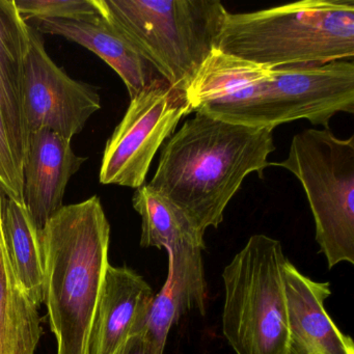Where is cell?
Returning a JSON list of instances; mask_svg holds the SVG:
<instances>
[{
    "instance_id": "11",
    "label": "cell",
    "mask_w": 354,
    "mask_h": 354,
    "mask_svg": "<svg viewBox=\"0 0 354 354\" xmlns=\"http://www.w3.org/2000/svg\"><path fill=\"white\" fill-rule=\"evenodd\" d=\"M155 294L146 279L129 267L109 265L95 313L88 354H117L142 333Z\"/></svg>"
},
{
    "instance_id": "23",
    "label": "cell",
    "mask_w": 354,
    "mask_h": 354,
    "mask_svg": "<svg viewBox=\"0 0 354 354\" xmlns=\"http://www.w3.org/2000/svg\"><path fill=\"white\" fill-rule=\"evenodd\" d=\"M1 194H3V192H0V217H1V215H3V201H5V198H3Z\"/></svg>"
},
{
    "instance_id": "2",
    "label": "cell",
    "mask_w": 354,
    "mask_h": 354,
    "mask_svg": "<svg viewBox=\"0 0 354 354\" xmlns=\"http://www.w3.org/2000/svg\"><path fill=\"white\" fill-rule=\"evenodd\" d=\"M44 302L57 354H88L95 313L109 268L111 225L100 198L63 206L39 230Z\"/></svg>"
},
{
    "instance_id": "21",
    "label": "cell",
    "mask_w": 354,
    "mask_h": 354,
    "mask_svg": "<svg viewBox=\"0 0 354 354\" xmlns=\"http://www.w3.org/2000/svg\"><path fill=\"white\" fill-rule=\"evenodd\" d=\"M24 21L68 20L77 21L99 14L97 0H15Z\"/></svg>"
},
{
    "instance_id": "22",
    "label": "cell",
    "mask_w": 354,
    "mask_h": 354,
    "mask_svg": "<svg viewBox=\"0 0 354 354\" xmlns=\"http://www.w3.org/2000/svg\"><path fill=\"white\" fill-rule=\"evenodd\" d=\"M163 352L165 350L140 333L132 335L117 354H163Z\"/></svg>"
},
{
    "instance_id": "18",
    "label": "cell",
    "mask_w": 354,
    "mask_h": 354,
    "mask_svg": "<svg viewBox=\"0 0 354 354\" xmlns=\"http://www.w3.org/2000/svg\"><path fill=\"white\" fill-rule=\"evenodd\" d=\"M28 138L21 93L0 78V192L22 206Z\"/></svg>"
},
{
    "instance_id": "15",
    "label": "cell",
    "mask_w": 354,
    "mask_h": 354,
    "mask_svg": "<svg viewBox=\"0 0 354 354\" xmlns=\"http://www.w3.org/2000/svg\"><path fill=\"white\" fill-rule=\"evenodd\" d=\"M271 71L214 49L186 88V99L192 113L230 121L248 102L252 88Z\"/></svg>"
},
{
    "instance_id": "6",
    "label": "cell",
    "mask_w": 354,
    "mask_h": 354,
    "mask_svg": "<svg viewBox=\"0 0 354 354\" xmlns=\"http://www.w3.org/2000/svg\"><path fill=\"white\" fill-rule=\"evenodd\" d=\"M270 165L291 171L301 183L316 227V241L331 269L354 264V136L306 129L292 138L289 154Z\"/></svg>"
},
{
    "instance_id": "12",
    "label": "cell",
    "mask_w": 354,
    "mask_h": 354,
    "mask_svg": "<svg viewBox=\"0 0 354 354\" xmlns=\"http://www.w3.org/2000/svg\"><path fill=\"white\" fill-rule=\"evenodd\" d=\"M71 140L50 130L30 132L24 169V204L39 230L63 207L66 188L86 162Z\"/></svg>"
},
{
    "instance_id": "19",
    "label": "cell",
    "mask_w": 354,
    "mask_h": 354,
    "mask_svg": "<svg viewBox=\"0 0 354 354\" xmlns=\"http://www.w3.org/2000/svg\"><path fill=\"white\" fill-rule=\"evenodd\" d=\"M136 212L142 217V248H161L189 245L206 248L204 236L173 203L153 190L148 184L136 189L132 198Z\"/></svg>"
},
{
    "instance_id": "5",
    "label": "cell",
    "mask_w": 354,
    "mask_h": 354,
    "mask_svg": "<svg viewBox=\"0 0 354 354\" xmlns=\"http://www.w3.org/2000/svg\"><path fill=\"white\" fill-rule=\"evenodd\" d=\"M286 261L279 240L257 234L223 269V333L236 354H287Z\"/></svg>"
},
{
    "instance_id": "8",
    "label": "cell",
    "mask_w": 354,
    "mask_h": 354,
    "mask_svg": "<svg viewBox=\"0 0 354 354\" xmlns=\"http://www.w3.org/2000/svg\"><path fill=\"white\" fill-rule=\"evenodd\" d=\"M192 113L185 92L157 77L130 99L129 107L107 140L99 180L103 185H145L157 151Z\"/></svg>"
},
{
    "instance_id": "1",
    "label": "cell",
    "mask_w": 354,
    "mask_h": 354,
    "mask_svg": "<svg viewBox=\"0 0 354 354\" xmlns=\"http://www.w3.org/2000/svg\"><path fill=\"white\" fill-rule=\"evenodd\" d=\"M194 113L163 145L148 185L205 235L223 223L225 208L248 175L263 178L275 146L272 129Z\"/></svg>"
},
{
    "instance_id": "3",
    "label": "cell",
    "mask_w": 354,
    "mask_h": 354,
    "mask_svg": "<svg viewBox=\"0 0 354 354\" xmlns=\"http://www.w3.org/2000/svg\"><path fill=\"white\" fill-rule=\"evenodd\" d=\"M216 49L275 69L354 57V0H302L252 13L227 12Z\"/></svg>"
},
{
    "instance_id": "20",
    "label": "cell",
    "mask_w": 354,
    "mask_h": 354,
    "mask_svg": "<svg viewBox=\"0 0 354 354\" xmlns=\"http://www.w3.org/2000/svg\"><path fill=\"white\" fill-rule=\"evenodd\" d=\"M30 32L15 0H0V78L20 93Z\"/></svg>"
},
{
    "instance_id": "10",
    "label": "cell",
    "mask_w": 354,
    "mask_h": 354,
    "mask_svg": "<svg viewBox=\"0 0 354 354\" xmlns=\"http://www.w3.org/2000/svg\"><path fill=\"white\" fill-rule=\"evenodd\" d=\"M288 313L287 354H354V344L325 310L330 283L302 274L289 260L283 265Z\"/></svg>"
},
{
    "instance_id": "17",
    "label": "cell",
    "mask_w": 354,
    "mask_h": 354,
    "mask_svg": "<svg viewBox=\"0 0 354 354\" xmlns=\"http://www.w3.org/2000/svg\"><path fill=\"white\" fill-rule=\"evenodd\" d=\"M1 225L14 274L39 308L44 302V260L38 227L26 206L8 198L3 201Z\"/></svg>"
},
{
    "instance_id": "9",
    "label": "cell",
    "mask_w": 354,
    "mask_h": 354,
    "mask_svg": "<svg viewBox=\"0 0 354 354\" xmlns=\"http://www.w3.org/2000/svg\"><path fill=\"white\" fill-rule=\"evenodd\" d=\"M21 95L30 133L46 129L72 140L101 109L98 93L61 69L47 53L41 34L32 28L22 71Z\"/></svg>"
},
{
    "instance_id": "16",
    "label": "cell",
    "mask_w": 354,
    "mask_h": 354,
    "mask_svg": "<svg viewBox=\"0 0 354 354\" xmlns=\"http://www.w3.org/2000/svg\"><path fill=\"white\" fill-rule=\"evenodd\" d=\"M42 333L38 306L24 293L10 264L0 217V354H35Z\"/></svg>"
},
{
    "instance_id": "13",
    "label": "cell",
    "mask_w": 354,
    "mask_h": 354,
    "mask_svg": "<svg viewBox=\"0 0 354 354\" xmlns=\"http://www.w3.org/2000/svg\"><path fill=\"white\" fill-rule=\"evenodd\" d=\"M99 14L77 21L41 20L36 21L37 32L61 36L105 62L122 78L130 99L138 95L155 78L160 77L150 62L138 50L125 32L109 17L102 0H97Z\"/></svg>"
},
{
    "instance_id": "4",
    "label": "cell",
    "mask_w": 354,
    "mask_h": 354,
    "mask_svg": "<svg viewBox=\"0 0 354 354\" xmlns=\"http://www.w3.org/2000/svg\"><path fill=\"white\" fill-rule=\"evenodd\" d=\"M109 17L161 78L185 92L216 49L227 11L218 0H102Z\"/></svg>"
},
{
    "instance_id": "14",
    "label": "cell",
    "mask_w": 354,
    "mask_h": 354,
    "mask_svg": "<svg viewBox=\"0 0 354 354\" xmlns=\"http://www.w3.org/2000/svg\"><path fill=\"white\" fill-rule=\"evenodd\" d=\"M169 252V274L155 295L142 333L165 350L171 326L190 310L206 314L207 283L202 252L196 245L176 246Z\"/></svg>"
},
{
    "instance_id": "7",
    "label": "cell",
    "mask_w": 354,
    "mask_h": 354,
    "mask_svg": "<svg viewBox=\"0 0 354 354\" xmlns=\"http://www.w3.org/2000/svg\"><path fill=\"white\" fill-rule=\"evenodd\" d=\"M339 113H354L353 61L275 68L252 88L232 123L274 129L297 120L329 129Z\"/></svg>"
}]
</instances>
